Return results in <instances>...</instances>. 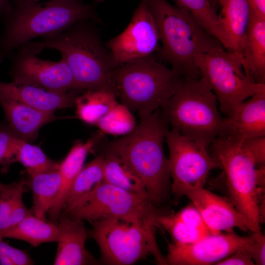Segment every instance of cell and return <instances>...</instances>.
<instances>
[{"label":"cell","mask_w":265,"mask_h":265,"mask_svg":"<svg viewBox=\"0 0 265 265\" xmlns=\"http://www.w3.org/2000/svg\"><path fill=\"white\" fill-rule=\"evenodd\" d=\"M103 154L104 182L151 200L141 179L125 161L110 153L104 152Z\"/></svg>","instance_id":"24"},{"label":"cell","mask_w":265,"mask_h":265,"mask_svg":"<svg viewBox=\"0 0 265 265\" xmlns=\"http://www.w3.org/2000/svg\"><path fill=\"white\" fill-rule=\"evenodd\" d=\"M16 161L26 168L28 175L58 170L60 164L48 158L39 147L24 140L19 147Z\"/></svg>","instance_id":"30"},{"label":"cell","mask_w":265,"mask_h":265,"mask_svg":"<svg viewBox=\"0 0 265 265\" xmlns=\"http://www.w3.org/2000/svg\"><path fill=\"white\" fill-rule=\"evenodd\" d=\"M157 220L176 244L192 243L212 234L193 204L176 213H163Z\"/></svg>","instance_id":"21"},{"label":"cell","mask_w":265,"mask_h":265,"mask_svg":"<svg viewBox=\"0 0 265 265\" xmlns=\"http://www.w3.org/2000/svg\"><path fill=\"white\" fill-rule=\"evenodd\" d=\"M217 100L200 78L184 77L175 93L159 110L171 129L208 149L217 137L223 118Z\"/></svg>","instance_id":"7"},{"label":"cell","mask_w":265,"mask_h":265,"mask_svg":"<svg viewBox=\"0 0 265 265\" xmlns=\"http://www.w3.org/2000/svg\"><path fill=\"white\" fill-rule=\"evenodd\" d=\"M254 240L250 244L246 249L250 254L254 264L264 265L265 264V238L262 234H256Z\"/></svg>","instance_id":"36"},{"label":"cell","mask_w":265,"mask_h":265,"mask_svg":"<svg viewBox=\"0 0 265 265\" xmlns=\"http://www.w3.org/2000/svg\"><path fill=\"white\" fill-rule=\"evenodd\" d=\"M25 0L31 1H34V2H39L41 0Z\"/></svg>","instance_id":"42"},{"label":"cell","mask_w":265,"mask_h":265,"mask_svg":"<svg viewBox=\"0 0 265 265\" xmlns=\"http://www.w3.org/2000/svg\"><path fill=\"white\" fill-rule=\"evenodd\" d=\"M88 237L97 243L101 263L130 265L152 255L159 265H167L157 244L156 220L109 217L90 222Z\"/></svg>","instance_id":"8"},{"label":"cell","mask_w":265,"mask_h":265,"mask_svg":"<svg viewBox=\"0 0 265 265\" xmlns=\"http://www.w3.org/2000/svg\"><path fill=\"white\" fill-rule=\"evenodd\" d=\"M64 212L90 223L109 217L157 220L165 213L151 200L104 181L78 204Z\"/></svg>","instance_id":"10"},{"label":"cell","mask_w":265,"mask_h":265,"mask_svg":"<svg viewBox=\"0 0 265 265\" xmlns=\"http://www.w3.org/2000/svg\"><path fill=\"white\" fill-rule=\"evenodd\" d=\"M23 139L7 126L0 123V165L2 171H7L10 166L16 161L19 147Z\"/></svg>","instance_id":"32"},{"label":"cell","mask_w":265,"mask_h":265,"mask_svg":"<svg viewBox=\"0 0 265 265\" xmlns=\"http://www.w3.org/2000/svg\"><path fill=\"white\" fill-rule=\"evenodd\" d=\"M116 99L112 89L85 91L75 99L77 114L86 123L96 125L99 120L118 103Z\"/></svg>","instance_id":"28"},{"label":"cell","mask_w":265,"mask_h":265,"mask_svg":"<svg viewBox=\"0 0 265 265\" xmlns=\"http://www.w3.org/2000/svg\"><path fill=\"white\" fill-rule=\"evenodd\" d=\"M42 49L37 42H27L13 53L9 75L14 82L47 89L68 92L77 90L71 71L65 61H52L38 58Z\"/></svg>","instance_id":"11"},{"label":"cell","mask_w":265,"mask_h":265,"mask_svg":"<svg viewBox=\"0 0 265 265\" xmlns=\"http://www.w3.org/2000/svg\"><path fill=\"white\" fill-rule=\"evenodd\" d=\"M94 1L96 2H101L104 1L105 0H93Z\"/></svg>","instance_id":"41"},{"label":"cell","mask_w":265,"mask_h":265,"mask_svg":"<svg viewBox=\"0 0 265 265\" xmlns=\"http://www.w3.org/2000/svg\"><path fill=\"white\" fill-rule=\"evenodd\" d=\"M242 140L216 137L210 146L223 169L231 203L248 220L251 232L260 234L265 201V165L257 167Z\"/></svg>","instance_id":"6"},{"label":"cell","mask_w":265,"mask_h":265,"mask_svg":"<svg viewBox=\"0 0 265 265\" xmlns=\"http://www.w3.org/2000/svg\"><path fill=\"white\" fill-rule=\"evenodd\" d=\"M155 21L162 46L155 56L183 77L199 79L196 56L219 48L221 43L210 34L186 10L167 0H146Z\"/></svg>","instance_id":"2"},{"label":"cell","mask_w":265,"mask_h":265,"mask_svg":"<svg viewBox=\"0 0 265 265\" xmlns=\"http://www.w3.org/2000/svg\"><path fill=\"white\" fill-rule=\"evenodd\" d=\"M242 144L258 166L265 165V136L245 139Z\"/></svg>","instance_id":"35"},{"label":"cell","mask_w":265,"mask_h":265,"mask_svg":"<svg viewBox=\"0 0 265 265\" xmlns=\"http://www.w3.org/2000/svg\"><path fill=\"white\" fill-rule=\"evenodd\" d=\"M216 265H253L252 257L245 248H241L225 259L218 262Z\"/></svg>","instance_id":"37"},{"label":"cell","mask_w":265,"mask_h":265,"mask_svg":"<svg viewBox=\"0 0 265 265\" xmlns=\"http://www.w3.org/2000/svg\"><path fill=\"white\" fill-rule=\"evenodd\" d=\"M0 264L30 265L34 264V262L26 251L9 245L0 237Z\"/></svg>","instance_id":"33"},{"label":"cell","mask_w":265,"mask_h":265,"mask_svg":"<svg viewBox=\"0 0 265 265\" xmlns=\"http://www.w3.org/2000/svg\"><path fill=\"white\" fill-rule=\"evenodd\" d=\"M20 182L8 191L0 192V233L9 229L13 211L14 197Z\"/></svg>","instance_id":"34"},{"label":"cell","mask_w":265,"mask_h":265,"mask_svg":"<svg viewBox=\"0 0 265 265\" xmlns=\"http://www.w3.org/2000/svg\"><path fill=\"white\" fill-rule=\"evenodd\" d=\"M249 13L265 20V0H247Z\"/></svg>","instance_id":"38"},{"label":"cell","mask_w":265,"mask_h":265,"mask_svg":"<svg viewBox=\"0 0 265 265\" xmlns=\"http://www.w3.org/2000/svg\"><path fill=\"white\" fill-rule=\"evenodd\" d=\"M221 9L218 15L221 26L231 45L232 51L240 58L242 39L249 19L247 0H217Z\"/></svg>","instance_id":"23"},{"label":"cell","mask_w":265,"mask_h":265,"mask_svg":"<svg viewBox=\"0 0 265 265\" xmlns=\"http://www.w3.org/2000/svg\"><path fill=\"white\" fill-rule=\"evenodd\" d=\"M59 234L54 265H96L98 261L85 248L88 230L83 220L62 211L58 217Z\"/></svg>","instance_id":"17"},{"label":"cell","mask_w":265,"mask_h":265,"mask_svg":"<svg viewBox=\"0 0 265 265\" xmlns=\"http://www.w3.org/2000/svg\"><path fill=\"white\" fill-rule=\"evenodd\" d=\"M158 28L146 0H140L127 27L105 44L115 66L157 53L159 50Z\"/></svg>","instance_id":"13"},{"label":"cell","mask_w":265,"mask_h":265,"mask_svg":"<svg viewBox=\"0 0 265 265\" xmlns=\"http://www.w3.org/2000/svg\"><path fill=\"white\" fill-rule=\"evenodd\" d=\"M26 182L33 196L32 211L38 218L46 220V216L57 195L61 184L58 170L28 175Z\"/></svg>","instance_id":"25"},{"label":"cell","mask_w":265,"mask_h":265,"mask_svg":"<svg viewBox=\"0 0 265 265\" xmlns=\"http://www.w3.org/2000/svg\"><path fill=\"white\" fill-rule=\"evenodd\" d=\"M97 24L80 20L65 31L37 42L42 50L54 49L61 53L71 71L77 91L113 90L112 73L116 66L102 41Z\"/></svg>","instance_id":"4"},{"label":"cell","mask_w":265,"mask_h":265,"mask_svg":"<svg viewBox=\"0 0 265 265\" xmlns=\"http://www.w3.org/2000/svg\"><path fill=\"white\" fill-rule=\"evenodd\" d=\"M168 127L159 108L130 133L110 141L105 151L118 156L134 170L156 206L166 198L170 186L169 161L163 147Z\"/></svg>","instance_id":"3"},{"label":"cell","mask_w":265,"mask_h":265,"mask_svg":"<svg viewBox=\"0 0 265 265\" xmlns=\"http://www.w3.org/2000/svg\"><path fill=\"white\" fill-rule=\"evenodd\" d=\"M183 79L153 54L116 66L112 73V88L122 104L137 111L142 120L171 98Z\"/></svg>","instance_id":"5"},{"label":"cell","mask_w":265,"mask_h":265,"mask_svg":"<svg viewBox=\"0 0 265 265\" xmlns=\"http://www.w3.org/2000/svg\"><path fill=\"white\" fill-rule=\"evenodd\" d=\"M0 95L18 101L37 110L53 112L75 105L73 93L47 89L37 86L11 81H0Z\"/></svg>","instance_id":"18"},{"label":"cell","mask_w":265,"mask_h":265,"mask_svg":"<svg viewBox=\"0 0 265 265\" xmlns=\"http://www.w3.org/2000/svg\"><path fill=\"white\" fill-rule=\"evenodd\" d=\"M16 182L9 185H5L0 183V192L8 191L11 190L15 186Z\"/></svg>","instance_id":"40"},{"label":"cell","mask_w":265,"mask_h":265,"mask_svg":"<svg viewBox=\"0 0 265 265\" xmlns=\"http://www.w3.org/2000/svg\"><path fill=\"white\" fill-rule=\"evenodd\" d=\"M255 238V234L240 236L232 232L227 234H211L192 243H170L166 257L167 265H209L246 247Z\"/></svg>","instance_id":"14"},{"label":"cell","mask_w":265,"mask_h":265,"mask_svg":"<svg viewBox=\"0 0 265 265\" xmlns=\"http://www.w3.org/2000/svg\"><path fill=\"white\" fill-rule=\"evenodd\" d=\"M215 0H174L176 6L184 8L199 21L210 34L227 50H231L229 40L222 28L214 3Z\"/></svg>","instance_id":"29"},{"label":"cell","mask_w":265,"mask_h":265,"mask_svg":"<svg viewBox=\"0 0 265 265\" xmlns=\"http://www.w3.org/2000/svg\"><path fill=\"white\" fill-rule=\"evenodd\" d=\"M240 56L244 74L248 79L255 83L265 84V20L250 13Z\"/></svg>","instance_id":"19"},{"label":"cell","mask_w":265,"mask_h":265,"mask_svg":"<svg viewBox=\"0 0 265 265\" xmlns=\"http://www.w3.org/2000/svg\"><path fill=\"white\" fill-rule=\"evenodd\" d=\"M0 105L9 127L22 139L27 142L36 138L41 127L56 119L53 112L37 110L1 95Z\"/></svg>","instance_id":"20"},{"label":"cell","mask_w":265,"mask_h":265,"mask_svg":"<svg viewBox=\"0 0 265 265\" xmlns=\"http://www.w3.org/2000/svg\"><path fill=\"white\" fill-rule=\"evenodd\" d=\"M58 234L57 224L32 214L13 227L0 233V237L24 240L37 247L45 242H57Z\"/></svg>","instance_id":"26"},{"label":"cell","mask_w":265,"mask_h":265,"mask_svg":"<svg viewBox=\"0 0 265 265\" xmlns=\"http://www.w3.org/2000/svg\"><path fill=\"white\" fill-rule=\"evenodd\" d=\"M101 136V133H98L89 138L85 142L76 143L60 163L58 171L61 177V187L48 213L51 222L57 223L58 217L63 210L67 196L75 179L83 166L88 153Z\"/></svg>","instance_id":"22"},{"label":"cell","mask_w":265,"mask_h":265,"mask_svg":"<svg viewBox=\"0 0 265 265\" xmlns=\"http://www.w3.org/2000/svg\"><path fill=\"white\" fill-rule=\"evenodd\" d=\"M96 126L101 132L114 135H124L132 132L136 126L131 110L118 102L98 122Z\"/></svg>","instance_id":"31"},{"label":"cell","mask_w":265,"mask_h":265,"mask_svg":"<svg viewBox=\"0 0 265 265\" xmlns=\"http://www.w3.org/2000/svg\"><path fill=\"white\" fill-rule=\"evenodd\" d=\"M195 63L200 79L213 91L220 111L227 116L247 98L265 90V84L252 82L246 76L239 57L232 51L219 48L199 53Z\"/></svg>","instance_id":"9"},{"label":"cell","mask_w":265,"mask_h":265,"mask_svg":"<svg viewBox=\"0 0 265 265\" xmlns=\"http://www.w3.org/2000/svg\"><path fill=\"white\" fill-rule=\"evenodd\" d=\"M2 15L0 63L10 56L19 46L34 38L55 35L81 20L102 23L94 5L85 3L82 0H49L44 2L13 0Z\"/></svg>","instance_id":"1"},{"label":"cell","mask_w":265,"mask_h":265,"mask_svg":"<svg viewBox=\"0 0 265 265\" xmlns=\"http://www.w3.org/2000/svg\"><path fill=\"white\" fill-rule=\"evenodd\" d=\"M165 139L169 151L171 189L176 199H179L183 186L204 187L210 171L221 168L208 149L184 137L177 130H169Z\"/></svg>","instance_id":"12"},{"label":"cell","mask_w":265,"mask_h":265,"mask_svg":"<svg viewBox=\"0 0 265 265\" xmlns=\"http://www.w3.org/2000/svg\"><path fill=\"white\" fill-rule=\"evenodd\" d=\"M10 0H0V14H2L9 7Z\"/></svg>","instance_id":"39"},{"label":"cell","mask_w":265,"mask_h":265,"mask_svg":"<svg viewBox=\"0 0 265 265\" xmlns=\"http://www.w3.org/2000/svg\"><path fill=\"white\" fill-rule=\"evenodd\" d=\"M183 195L191 201L212 234H218L222 231L231 232L234 228L251 231L247 218L225 198L204 187L188 185L180 189L179 198Z\"/></svg>","instance_id":"15"},{"label":"cell","mask_w":265,"mask_h":265,"mask_svg":"<svg viewBox=\"0 0 265 265\" xmlns=\"http://www.w3.org/2000/svg\"><path fill=\"white\" fill-rule=\"evenodd\" d=\"M250 97L223 118L217 137L242 140L265 136V90Z\"/></svg>","instance_id":"16"},{"label":"cell","mask_w":265,"mask_h":265,"mask_svg":"<svg viewBox=\"0 0 265 265\" xmlns=\"http://www.w3.org/2000/svg\"><path fill=\"white\" fill-rule=\"evenodd\" d=\"M104 159L101 154L82 166L70 187L62 211L74 207L104 181Z\"/></svg>","instance_id":"27"}]
</instances>
